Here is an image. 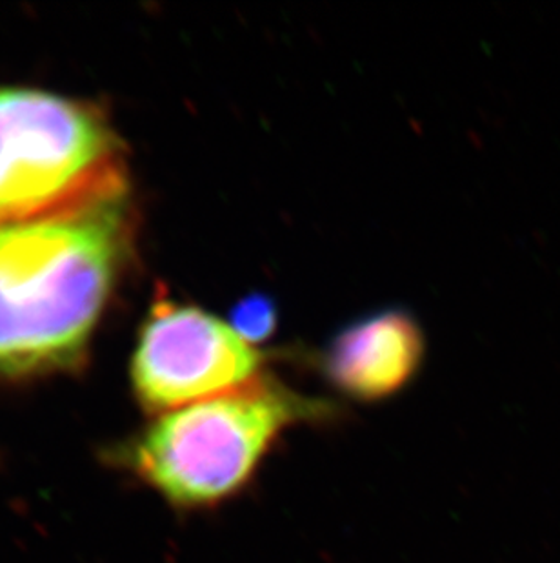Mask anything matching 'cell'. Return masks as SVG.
Masks as SVG:
<instances>
[{"label": "cell", "mask_w": 560, "mask_h": 563, "mask_svg": "<svg viewBox=\"0 0 560 563\" xmlns=\"http://www.w3.org/2000/svg\"><path fill=\"white\" fill-rule=\"evenodd\" d=\"M124 196L0 227V374L79 362L130 249Z\"/></svg>", "instance_id": "6da1fadb"}, {"label": "cell", "mask_w": 560, "mask_h": 563, "mask_svg": "<svg viewBox=\"0 0 560 563\" xmlns=\"http://www.w3.org/2000/svg\"><path fill=\"white\" fill-rule=\"evenodd\" d=\"M332 412L328 404L260 376L235 393L159 415L127 457L138 478L169 504L213 509L248 489L291 429L328 420Z\"/></svg>", "instance_id": "7a4b0ae2"}, {"label": "cell", "mask_w": 560, "mask_h": 563, "mask_svg": "<svg viewBox=\"0 0 560 563\" xmlns=\"http://www.w3.org/2000/svg\"><path fill=\"white\" fill-rule=\"evenodd\" d=\"M122 143L96 107L0 88V227L126 194Z\"/></svg>", "instance_id": "3957f363"}, {"label": "cell", "mask_w": 560, "mask_h": 563, "mask_svg": "<svg viewBox=\"0 0 560 563\" xmlns=\"http://www.w3.org/2000/svg\"><path fill=\"white\" fill-rule=\"evenodd\" d=\"M265 362L232 324L165 299L141 330L133 387L146 409L165 415L246 387L262 376Z\"/></svg>", "instance_id": "277c9868"}, {"label": "cell", "mask_w": 560, "mask_h": 563, "mask_svg": "<svg viewBox=\"0 0 560 563\" xmlns=\"http://www.w3.org/2000/svg\"><path fill=\"white\" fill-rule=\"evenodd\" d=\"M423 357L418 324L401 310H387L344 329L329 343L324 373L338 393L371 404L401 393Z\"/></svg>", "instance_id": "5b68a950"}, {"label": "cell", "mask_w": 560, "mask_h": 563, "mask_svg": "<svg viewBox=\"0 0 560 563\" xmlns=\"http://www.w3.org/2000/svg\"><path fill=\"white\" fill-rule=\"evenodd\" d=\"M232 327L251 345L270 338L277 327L276 305L260 294H251L233 310Z\"/></svg>", "instance_id": "8992f818"}]
</instances>
